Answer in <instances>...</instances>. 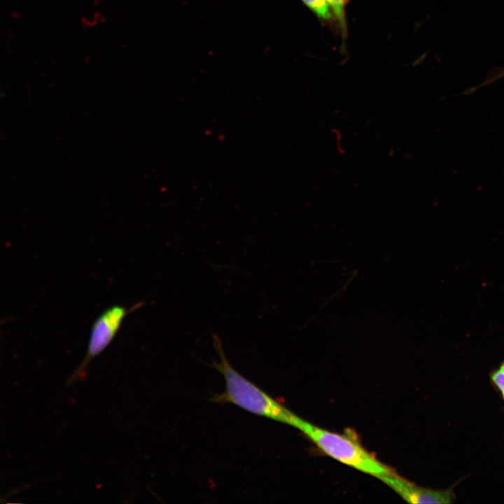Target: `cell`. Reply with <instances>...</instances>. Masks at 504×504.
<instances>
[{
  "label": "cell",
  "instance_id": "cell-1",
  "mask_svg": "<svg viewBox=\"0 0 504 504\" xmlns=\"http://www.w3.org/2000/svg\"><path fill=\"white\" fill-rule=\"evenodd\" d=\"M212 337L214 347L220 357L219 362L212 361V366L223 376L225 390L215 394L211 401L231 403L254 414L293 426L296 415L239 374L229 363L220 338L216 334Z\"/></svg>",
  "mask_w": 504,
  "mask_h": 504
},
{
  "label": "cell",
  "instance_id": "cell-2",
  "mask_svg": "<svg viewBox=\"0 0 504 504\" xmlns=\"http://www.w3.org/2000/svg\"><path fill=\"white\" fill-rule=\"evenodd\" d=\"M293 427L301 430L332 458L377 478L394 472L348 436L318 428L295 416Z\"/></svg>",
  "mask_w": 504,
  "mask_h": 504
},
{
  "label": "cell",
  "instance_id": "cell-3",
  "mask_svg": "<svg viewBox=\"0 0 504 504\" xmlns=\"http://www.w3.org/2000/svg\"><path fill=\"white\" fill-rule=\"evenodd\" d=\"M142 304L143 302H140L130 308L119 304L113 305L105 309L96 318L91 329L86 354L67 380L68 385L84 378L89 363L112 342L125 316Z\"/></svg>",
  "mask_w": 504,
  "mask_h": 504
},
{
  "label": "cell",
  "instance_id": "cell-4",
  "mask_svg": "<svg viewBox=\"0 0 504 504\" xmlns=\"http://www.w3.org/2000/svg\"><path fill=\"white\" fill-rule=\"evenodd\" d=\"M378 478L410 503H450L454 500V494L450 489L440 491L423 488L394 472Z\"/></svg>",
  "mask_w": 504,
  "mask_h": 504
},
{
  "label": "cell",
  "instance_id": "cell-5",
  "mask_svg": "<svg viewBox=\"0 0 504 504\" xmlns=\"http://www.w3.org/2000/svg\"><path fill=\"white\" fill-rule=\"evenodd\" d=\"M314 14L323 20L332 18L331 9L327 0H301Z\"/></svg>",
  "mask_w": 504,
  "mask_h": 504
},
{
  "label": "cell",
  "instance_id": "cell-6",
  "mask_svg": "<svg viewBox=\"0 0 504 504\" xmlns=\"http://www.w3.org/2000/svg\"><path fill=\"white\" fill-rule=\"evenodd\" d=\"M341 27L343 34H346V24L344 13L345 0H327Z\"/></svg>",
  "mask_w": 504,
  "mask_h": 504
},
{
  "label": "cell",
  "instance_id": "cell-7",
  "mask_svg": "<svg viewBox=\"0 0 504 504\" xmlns=\"http://www.w3.org/2000/svg\"><path fill=\"white\" fill-rule=\"evenodd\" d=\"M503 77H504V66L498 67V68H495V69H492V71L489 74L488 76L486 77V78L485 79L484 81H483L482 83L478 85L477 87L468 89L467 90V92H465V94L470 93L472 91L476 90L477 89H478L481 87L488 85L491 84V83H493L498 79H500Z\"/></svg>",
  "mask_w": 504,
  "mask_h": 504
},
{
  "label": "cell",
  "instance_id": "cell-8",
  "mask_svg": "<svg viewBox=\"0 0 504 504\" xmlns=\"http://www.w3.org/2000/svg\"><path fill=\"white\" fill-rule=\"evenodd\" d=\"M493 383L500 390L504 398V363L491 374Z\"/></svg>",
  "mask_w": 504,
  "mask_h": 504
},
{
  "label": "cell",
  "instance_id": "cell-9",
  "mask_svg": "<svg viewBox=\"0 0 504 504\" xmlns=\"http://www.w3.org/2000/svg\"><path fill=\"white\" fill-rule=\"evenodd\" d=\"M345 1H346L347 0H345Z\"/></svg>",
  "mask_w": 504,
  "mask_h": 504
}]
</instances>
